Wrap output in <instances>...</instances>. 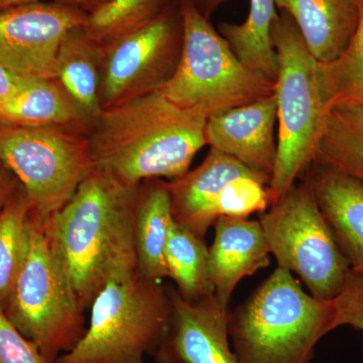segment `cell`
<instances>
[{"label": "cell", "instance_id": "16", "mask_svg": "<svg viewBox=\"0 0 363 363\" xmlns=\"http://www.w3.org/2000/svg\"><path fill=\"white\" fill-rule=\"evenodd\" d=\"M305 174L350 269L363 272V182L316 164H310Z\"/></svg>", "mask_w": 363, "mask_h": 363}, {"label": "cell", "instance_id": "5", "mask_svg": "<svg viewBox=\"0 0 363 363\" xmlns=\"http://www.w3.org/2000/svg\"><path fill=\"white\" fill-rule=\"evenodd\" d=\"M183 42L173 76L161 88L177 106L206 116L274 95L276 83L248 68L191 2L180 6Z\"/></svg>", "mask_w": 363, "mask_h": 363}, {"label": "cell", "instance_id": "19", "mask_svg": "<svg viewBox=\"0 0 363 363\" xmlns=\"http://www.w3.org/2000/svg\"><path fill=\"white\" fill-rule=\"evenodd\" d=\"M100 66L101 47L88 37L82 26L67 33L57 59V81L87 121H96L104 111Z\"/></svg>", "mask_w": 363, "mask_h": 363}, {"label": "cell", "instance_id": "21", "mask_svg": "<svg viewBox=\"0 0 363 363\" xmlns=\"http://www.w3.org/2000/svg\"><path fill=\"white\" fill-rule=\"evenodd\" d=\"M276 0H250V13L241 25L223 23L219 33L248 68L272 82L278 76V56L272 43V28L278 16Z\"/></svg>", "mask_w": 363, "mask_h": 363}, {"label": "cell", "instance_id": "8", "mask_svg": "<svg viewBox=\"0 0 363 363\" xmlns=\"http://www.w3.org/2000/svg\"><path fill=\"white\" fill-rule=\"evenodd\" d=\"M81 128L0 124V162L18 177L42 222L65 206L95 168Z\"/></svg>", "mask_w": 363, "mask_h": 363}, {"label": "cell", "instance_id": "25", "mask_svg": "<svg viewBox=\"0 0 363 363\" xmlns=\"http://www.w3.org/2000/svg\"><path fill=\"white\" fill-rule=\"evenodd\" d=\"M166 0H108L87 14L83 30L105 45L147 25L167 11Z\"/></svg>", "mask_w": 363, "mask_h": 363}, {"label": "cell", "instance_id": "9", "mask_svg": "<svg viewBox=\"0 0 363 363\" xmlns=\"http://www.w3.org/2000/svg\"><path fill=\"white\" fill-rule=\"evenodd\" d=\"M259 222L278 267L298 274L315 298L334 300L351 269L309 183L295 182Z\"/></svg>", "mask_w": 363, "mask_h": 363}, {"label": "cell", "instance_id": "10", "mask_svg": "<svg viewBox=\"0 0 363 363\" xmlns=\"http://www.w3.org/2000/svg\"><path fill=\"white\" fill-rule=\"evenodd\" d=\"M183 25L167 9L147 25L101 47L100 102L111 108L161 89L180 60Z\"/></svg>", "mask_w": 363, "mask_h": 363}, {"label": "cell", "instance_id": "24", "mask_svg": "<svg viewBox=\"0 0 363 363\" xmlns=\"http://www.w3.org/2000/svg\"><path fill=\"white\" fill-rule=\"evenodd\" d=\"M357 30L347 50L332 63H318L320 87L327 111L363 107V0Z\"/></svg>", "mask_w": 363, "mask_h": 363}, {"label": "cell", "instance_id": "1", "mask_svg": "<svg viewBox=\"0 0 363 363\" xmlns=\"http://www.w3.org/2000/svg\"><path fill=\"white\" fill-rule=\"evenodd\" d=\"M140 185L95 166L65 206L44 222L84 311L105 286L138 274L133 224Z\"/></svg>", "mask_w": 363, "mask_h": 363}, {"label": "cell", "instance_id": "14", "mask_svg": "<svg viewBox=\"0 0 363 363\" xmlns=\"http://www.w3.org/2000/svg\"><path fill=\"white\" fill-rule=\"evenodd\" d=\"M214 240L208 253V278L214 295L228 307L241 279L271 264V252L259 220L219 216Z\"/></svg>", "mask_w": 363, "mask_h": 363}, {"label": "cell", "instance_id": "27", "mask_svg": "<svg viewBox=\"0 0 363 363\" xmlns=\"http://www.w3.org/2000/svg\"><path fill=\"white\" fill-rule=\"evenodd\" d=\"M262 177L250 175L234 179L224 189L218 202L219 216L248 218L253 213H264L272 205V194Z\"/></svg>", "mask_w": 363, "mask_h": 363}, {"label": "cell", "instance_id": "28", "mask_svg": "<svg viewBox=\"0 0 363 363\" xmlns=\"http://www.w3.org/2000/svg\"><path fill=\"white\" fill-rule=\"evenodd\" d=\"M333 303L336 327L350 326L363 334V272L350 269Z\"/></svg>", "mask_w": 363, "mask_h": 363}, {"label": "cell", "instance_id": "15", "mask_svg": "<svg viewBox=\"0 0 363 363\" xmlns=\"http://www.w3.org/2000/svg\"><path fill=\"white\" fill-rule=\"evenodd\" d=\"M250 175L259 176L234 157L210 149L200 166L167 182L174 220L205 238L219 217L218 202L224 189L234 179Z\"/></svg>", "mask_w": 363, "mask_h": 363}, {"label": "cell", "instance_id": "26", "mask_svg": "<svg viewBox=\"0 0 363 363\" xmlns=\"http://www.w3.org/2000/svg\"><path fill=\"white\" fill-rule=\"evenodd\" d=\"M32 205L23 194L9 198L0 211V307L4 309L20 271L30 229Z\"/></svg>", "mask_w": 363, "mask_h": 363}, {"label": "cell", "instance_id": "23", "mask_svg": "<svg viewBox=\"0 0 363 363\" xmlns=\"http://www.w3.org/2000/svg\"><path fill=\"white\" fill-rule=\"evenodd\" d=\"M208 253L205 238L173 220L164 248L168 278L173 279L177 292L188 301L213 295L208 278Z\"/></svg>", "mask_w": 363, "mask_h": 363}, {"label": "cell", "instance_id": "18", "mask_svg": "<svg viewBox=\"0 0 363 363\" xmlns=\"http://www.w3.org/2000/svg\"><path fill=\"white\" fill-rule=\"evenodd\" d=\"M171 197L167 182L143 181L138 190L133 224L138 274L149 281L168 278L164 248L173 222Z\"/></svg>", "mask_w": 363, "mask_h": 363}, {"label": "cell", "instance_id": "30", "mask_svg": "<svg viewBox=\"0 0 363 363\" xmlns=\"http://www.w3.org/2000/svg\"><path fill=\"white\" fill-rule=\"evenodd\" d=\"M33 79L39 78L28 77L0 66V100L11 96Z\"/></svg>", "mask_w": 363, "mask_h": 363}, {"label": "cell", "instance_id": "12", "mask_svg": "<svg viewBox=\"0 0 363 363\" xmlns=\"http://www.w3.org/2000/svg\"><path fill=\"white\" fill-rule=\"evenodd\" d=\"M173 313L152 357L157 363H240L229 338L231 312L215 295L188 301L173 288Z\"/></svg>", "mask_w": 363, "mask_h": 363}, {"label": "cell", "instance_id": "17", "mask_svg": "<svg viewBox=\"0 0 363 363\" xmlns=\"http://www.w3.org/2000/svg\"><path fill=\"white\" fill-rule=\"evenodd\" d=\"M297 25L319 64L332 63L347 50L358 23L355 0H276Z\"/></svg>", "mask_w": 363, "mask_h": 363}, {"label": "cell", "instance_id": "32", "mask_svg": "<svg viewBox=\"0 0 363 363\" xmlns=\"http://www.w3.org/2000/svg\"><path fill=\"white\" fill-rule=\"evenodd\" d=\"M227 1L228 0H190L189 2H191L204 18L209 20L212 13Z\"/></svg>", "mask_w": 363, "mask_h": 363}, {"label": "cell", "instance_id": "6", "mask_svg": "<svg viewBox=\"0 0 363 363\" xmlns=\"http://www.w3.org/2000/svg\"><path fill=\"white\" fill-rule=\"evenodd\" d=\"M4 312L48 363H56L73 350L87 328L84 310L52 250L44 222L33 213L25 257Z\"/></svg>", "mask_w": 363, "mask_h": 363}, {"label": "cell", "instance_id": "3", "mask_svg": "<svg viewBox=\"0 0 363 363\" xmlns=\"http://www.w3.org/2000/svg\"><path fill=\"white\" fill-rule=\"evenodd\" d=\"M333 300L305 292L277 267L234 312L229 338L240 363H311L317 344L335 330Z\"/></svg>", "mask_w": 363, "mask_h": 363}, {"label": "cell", "instance_id": "33", "mask_svg": "<svg viewBox=\"0 0 363 363\" xmlns=\"http://www.w3.org/2000/svg\"><path fill=\"white\" fill-rule=\"evenodd\" d=\"M9 187L1 172H0V211L9 200Z\"/></svg>", "mask_w": 363, "mask_h": 363}, {"label": "cell", "instance_id": "11", "mask_svg": "<svg viewBox=\"0 0 363 363\" xmlns=\"http://www.w3.org/2000/svg\"><path fill=\"white\" fill-rule=\"evenodd\" d=\"M87 14L66 4H23L0 11V66L28 77L57 80V59L67 33Z\"/></svg>", "mask_w": 363, "mask_h": 363}, {"label": "cell", "instance_id": "2", "mask_svg": "<svg viewBox=\"0 0 363 363\" xmlns=\"http://www.w3.org/2000/svg\"><path fill=\"white\" fill-rule=\"evenodd\" d=\"M206 121L169 101L161 89L104 109L89 138L95 166L133 185L175 180L207 145Z\"/></svg>", "mask_w": 363, "mask_h": 363}, {"label": "cell", "instance_id": "22", "mask_svg": "<svg viewBox=\"0 0 363 363\" xmlns=\"http://www.w3.org/2000/svg\"><path fill=\"white\" fill-rule=\"evenodd\" d=\"M311 164L363 182V107L329 112Z\"/></svg>", "mask_w": 363, "mask_h": 363}, {"label": "cell", "instance_id": "4", "mask_svg": "<svg viewBox=\"0 0 363 363\" xmlns=\"http://www.w3.org/2000/svg\"><path fill=\"white\" fill-rule=\"evenodd\" d=\"M271 37L279 65L274 82L278 152L269 185L272 203L285 194L312 164L329 112L320 87L318 62L290 14L279 11Z\"/></svg>", "mask_w": 363, "mask_h": 363}, {"label": "cell", "instance_id": "20", "mask_svg": "<svg viewBox=\"0 0 363 363\" xmlns=\"http://www.w3.org/2000/svg\"><path fill=\"white\" fill-rule=\"evenodd\" d=\"M87 119L57 80L33 79L0 100V124L82 128Z\"/></svg>", "mask_w": 363, "mask_h": 363}, {"label": "cell", "instance_id": "13", "mask_svg": "<svg viewBox=\"0 0 363 363\" xmlns=\"http://www.w3.org/2000/svg\"><path fill=\"white\" fill-rule=\"evenodd\" d=\"M276 94L208 117L205 138L210 149L238 160L271 183L278 140Z\"/></svg>", "mask_w": 363, "mask_h": 363}, {"label": "cell", "instance_id": "31", "mask_svg": "<svg viewBox=\"0 0 363 363\" xmlns=\"http://www.w3.org/2000/svg\"><path fill=\"white\" fill-rule=\"evenodd\" d=\"M40 0H0V11L11 9L14 6H23V4H33V2H40ZM60 4H70V6L80 7H92L93 9L101 6L108 0H57Z\"/></svg>", "mask_w": 363, "mask_h": 363}, {"label": "cell", "instance_id": "7", "mask_svg": "<svg viewBox=\"0 0 363 363\" xmlns=\"http://www.w3.org/2000/svg\"><path fill=\"white\" fill-rule=\"evenodd\" d=\"M89 309L84 335L56 363H147L168 332L173 305L162 281L136 274L105 286Z\"/></svg>", "mask_w": 363, "mask_h": 363}, {"label": "cell", "instance_id": "29", "mask_svg": "<svg viewBox=\"0 0 363 363\" xmlns=\"http://www.w3.org/2000/svg\"><path fill=\"white\" fill-rule=\"evenodd\" d=\"M0 363H48L37 345L18 331L1 307Z\"/></svg>", "mask_w": 363, "mask_h": 363}]
</instances>
